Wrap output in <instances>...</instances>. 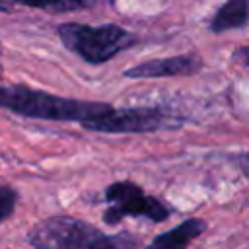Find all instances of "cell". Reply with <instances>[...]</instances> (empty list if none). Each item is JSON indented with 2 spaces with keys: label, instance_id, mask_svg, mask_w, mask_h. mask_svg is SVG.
I'll list each match as a JSON object with an SVG mask.
<instances>
[{
  "label": "cell",
  "instance_id": "6da1fadb",
  "mask_svg": "<svg viewBox=\"0 0 249 249\" xmlns=\"http://www.w3.org/2000/svg\"><path fill=\"white\" fill-rule=\"evenodd\" d=\"M113 105L103 101H84L54 95L43 89H33L23 84H14L0 88V109L10 113L41 119V121H58V123H84L99 117Z\"/></svg>",
  "mask_w": 249,
  "mask_h": 249
},
{
  "label": "cell",
  "instance_id": "7a4b0ae2",
  "mask_svg": "<svg viewBox=\"0 0 249 249\" xmlns=\"http://www.w3.org/2000/svg\"><path fill=\"white\" fill-rule=\"evenodd\" d=\"M27 241L33 249H138L130 235H107L93 224L56 214L37 222L27 231Z\"/></svg>",
  "mask_w": 249,
  "mask_h": 249
},
{
  "label": "cell",
  "instance_id": "3957f363",
  "mask_svg": "<svg viewBox=\"0 0 249 249\" xmlns=\"http://www.w3.org/2000/svg\"><path fill=\"white\" fill-rule=\"evenodd\" d=\"M56 35L70 53L93 66L109 62L119 53L128 51L138 43V37L119 23L86 25L66 21L56 27Z\"/></svg>",
  "mask_w": 249,
  "mask_h": 249
},
{
  "label": "cell",
  "instance_id": "277c9868",
  "mask_svg": "<svg viewBox=\"0 0 249 249\" xmlns=\"http://www.w3.org/2000/svg\"><path fill=\"white\" fill-rule=\"evenodd\" d=\"M103 198L107 202L103 212V222L107 226H117L124 218H146L160 224L171 216V210L160 198L148 195L140 185L128 179L107 185Z\"/></svg>",
  "mask_w": 249,
  "mask_h": 249
},
{
  "label": "cell",
  "instance_id": "5b68a950",
  "mask_svg": "<svg viewBox=\"0 0 249 249\" xmlns=\"http://www.w3.org/2000/svg\"><path fill=\"white\" fill-rule=\"evenodd\" d=\"M80 126L105 134H138L167 128L171 126V121L161 107H111L99 117L84 121Z\"/></svg>",
  "mask_w": 249,
  "mask_h": 249
},
{
  "label": "cell",
  "instance_id": "8992f818",
  "mask_svg": "<svg viewBox=\"0 0 249 249\" xmlns=\"http://www.w3.org/2000/svg\"><path fill=\"white\" fill-rule=\"evenodd\" d=\"M202 68V60L195 54H175L165 58H152L124 70L126 78L146 80V78H171V76H191Z\"/></svg>",
  "mask_w": 249,
  "mask_h": 249
},
{
  "label": "cell",
  "instance_id": "52a82bcc",
  "mask_svg": "<svg viewBox=\"0 0 249 249\" xmlns=\"http://www.w3.org/2000/svg\"><path fill=\"white\" fill-rule=\"evenodd\" d=\"M204 230H206V222L202 218H189L179 226H175L173 230L156 235L150 241V245H146L144 249H187Z\"/></svg>",
  "mask_w": 249,
  "mask_h": 249
},
{
  "label": "cell",
  "instance_id": "ba28073f",
  "mask_svg": "<svg viewBox=\"0 0 249 249\" xmlns=\"http://www.w3.org/2000/svg\"><path fill=\"white\" fill-rule=\"evenodd\" d=\"M249 21V0H226L210 19L212 33L241 29Z\"/></svg>",
  "mask_w": 249,
  "mask_h": 249
},
{
  "label": "cell",
  "instance_id": "9c48e42d",
  "mask_svg": "<svg viewBox=\"0 0 249 249\" xmlns=\"http://www.w3.org/2000/svg\"><path fill=\"white\" fill-rule=\"evenodd\" d=\"M29 8H37L49 14H68L93 6L95 0H19Z\"/></svg>",
  "mask_w": 249,
  "mask_h": 249
},
{
  "label": "cell",
  "instance_id": "30bf717a",
  "mask_svg": "<svg viewBox=\"0 0 249 249\" xmlns=\"http://www.w3.org/2000/svg\"><path fill=\"white\" fill-rule=\"evenodd\" d=\"M18 200H19V193L14 187L2 183L0 185V224L6 222L14 214Z\"/></svg>",
  "mask_w": 249,
  "mask_h": 249
},
{
  "label": "cell",
  "instance_id": "8fae6325",
  "mask_svg": "<svg viewBox=\"0 0 249 249\" xmlns=\"http://www.w3.org/2000/svg\"><path fill=\"white\" fill-rule=\"evenodd\" d=\"M230 160L237 165V169L249 179V152H237L233 156H230Z\"/></svg>",
  "mask_w": 249,
  "mask_h": 249
},
{
  "label": "cell",
  "instance_id": "7c38bea8",
  "mask_svg": "<svg viewBox=\"0 0 249 249\" xmlns=\"http://www.w3.org/2000/svg\"><path fill=\"white\" fill-rule=\"evenodd\" d=\"M231 58H233L235 62L243 64V66H249V45H247V47H239V49H235V51L231 53Z\"/></svg>",
  "mask_w": 249,
  "mask_h": 249
},
{
  "label": "cell",
  "instance_id": "4fadbf2b",
  "mask_svg": "<svg viewBox=\"0 0 249 249\" xmlns=\"http://www.w3.org/2000/svg\"><path fill=\"white\" fill-rule=\"evenodd\" d=\"M18 4H19V0H0V14H8V12H12Z\"/></svg>",
  "mask_w": 249,
  "mask_h": 249
},
{
  "label": "cell",
  "instance_id": "5bb4252c",
  "mask_svg": "<svg viewBox=\"0 0 249 249\" xmlns=\"http://www.w3.org/2000/svg\"><path fill=\"white\" fill-rule=\"evenodd\" d=\"M0 54H2V43H0Z\"/></svg>",
  "mask_w": 249,
  "mask_h": 249
}]
</instances>
